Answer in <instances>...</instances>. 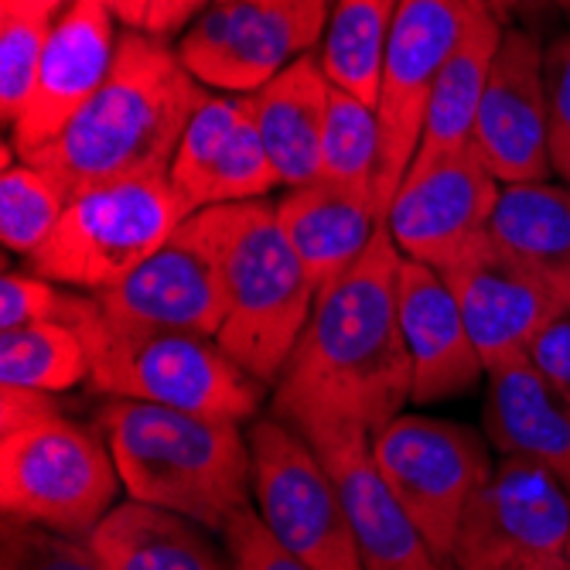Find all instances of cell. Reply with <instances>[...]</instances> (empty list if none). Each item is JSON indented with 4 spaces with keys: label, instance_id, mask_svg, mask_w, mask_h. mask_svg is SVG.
<instances>
[{
    "label": "cell",
    "instance_id": "cell-1",
    "mask_svg": "<svg viewBox=\"0 0 570 570\" xmlns=\"http://www.w3.org/2000/svg\"><path fill=\"white\" fill-rule=\"evenodd\" d=\"M400 261L383 226L366 256L318 294L271 400L274 417L304 441L335 428L376 434L410 403L413 376L396 307Z\"/></svg>",
    "mask_w": 570,
    "mask_h": 570
},
{
    "label": "cell",
    "instance_id": "cell-2",
    "mask_svg": "<svg viewBox=\"0 0 570 570\" xmlns=\"http://www.w3.org/2000/svg\"><path fill=\"white\" fill-rule=\"evenodd\" d=\"M209 96L178 48L140 28L117 41L114 69L76 120L21 161L56 178L69 198L117 178L168 175L191 114Z\"/></svg>",
    "mask_w": 570,
    "mask_h": 570
},
{
    "label": "cell",
    "instance_id": "cell-3",
    "mask_svg": "<svg viewBox=\"0 0 570 570\" xmlns=\"http://www.w3.org/2000/svg\"><path fill=\"white\" fill-rule=\"evenodd\" d=\"M99 431L127 495L137 502L181 512L213 533H223L239 509L253 505L249 434L233 421L107 400Z\"/></svg>",
    "mask_w": 570,
    "mask_h": 570
},
{
    "label": "cell",
    "instance_id": "cell-4",
    "mask_svg": "<svg viewBox=\"0 0 570 570\" xmlns=\"http://www.w3.org/2000/svg\"><path fill=\"white\" fill-rule=\"evenodd\" d=\"M69 325L89 348V390L168 410L246 424L264 406L267 386L209 335L120 325L99 315L92 294H72Z\"/></svg>",
    "mask_w": 570,
    "mask_h": 570
},
{
    "label": "cell",
    "instance_id": "cell-5",
    "mask_svg": "<svg viewBox=\"0 0 570 570\" xmlns=\"http://www.w3.org/2000/svg\"><path fill=\"white\" fill-rule=\"evenodd\" d=\"M216 239L226 281V322L216 342L264 386H277L294 355L318 287L291 249L274 202H236L202 209Z\"/></svg>",
    "mask_w": 570,
    "mask_h": 570
},
{
    "label": "cell",
    "instance_id": "cell-6",
    "mask_svg": "<svg viewBox=\"0 0 570 570\" xmlns=\"http://www.w3.org/2000/svg\"><path fill=\"white\" fill-rule=\"evenodd\" d=\"M185 219L188 209L178 202L168 175L92 185L69 198L56 233L28 256V264L38 277L96 294L137 271Z\"/></svg>",
    "mask_w": 570,
    "mask_h": 570
},
{
    "label": "cell",
    "instance_id": "cell-7",
    "mask_svg": "<svg viewBox=\"0 0 570 570\" xmlns=\"http://www.w3.org/2000/svg\"><path fill=\"white\" fill-rule=\"evenodd\" d=\"M120 472L102 431L62 413L0 434V509L4 520L56 530L76 540L117 505Z\"/></svg>",
    "mask_w": 570,
    "mask_h": 570
},
{
    "label": "cell",
    "instance_id": "cell-8",
    "mask_svg": "<svg viewBox=\"0 0 570 570\" xmlns=\"http://www.w3.org/2000/svg\"><path fill=\"white\" fill-rule=\"evenodd\" d=\"M253 509L274 540L307 570H362L345 499L311 448L281 417H261L249 428Z\"/></svg>",
    "mask_w": 570,
    "mask_h": 570
},
{
    "label": "cell",
    "instance_id": "cell-9",
    "mask_svg": "<svg viewBox=\"0 0 570 570\" xmlns=\"http://www.w3.org/2000/svg\"><path fill=\"white\" fill-rule=\"evenodd\" d=\"M370 451L403 512L451 557L464 509L495 469L489 438L475 428L403 410L373 434Z\"/></svg>",
    "mask_w": 570,
    "mask_h": 570
},
{
    "label": "cell",
    "instance_id": "cell-10",
    "mask_svg": "<svg viewBox=\"0 0 570 570\" xmlns=\"http://www.w3.org/2000/svg\"><path fill=\"white\" fill-rule=\"evenodd\" d=\"M472 0H400L376 96L380 165L373 195L386 219L421 144L434 82L469 31Z\"/></svg>",
    "mask_w": 570,
    "mask_h": 570
},
{
    "label": "cell",
    "instance_id": "cell-11",
    "mask_svg": "<svg viewBox=\"0 0 570 570\" xmlns=\"http://www.w3.org/2000/svg\"><path fill=\"white\" fill-rule=\"evenodd\" d=\"M570 489L523 458H499L461 515L451 560L461 570H515L563 553Z\"/></svg>",
    "mask_w": 570,
    "mask_h": 570
},
{
    "label": "cell",
    "instance_id": "cell-12",
    "mask_svg": "<svg viewBox=\"0 0 570 570\" xmlns=\"http://www.w3.org/2000/svg\"><path fill=\"white\" fill-rule=\"evenodd\" d=\"M102 318L216 338L226 322V281L216 239L202 213L114 287L92 294Z\"/></svg>",
    "mask_w": 570,
    "mask_h": 570
},
{
    "label": "cell",
    "instance_id": "cell-13",
    "mask_svg": "<svg viewBox=\"0 0 570 570\" xmlns=\"http://www.w3.org/2000/svg\"><path fill=\"white\" fill-rule=\"evenodd\" d=\"M540 41L505 28L475 120V154L499 185L550 181V107Z\"/></svg>",
    "mask_w": 570,
    "mask_h": 570
},
{
    "label": "cell",
    "instance_id": "cell-14",
    "mask_svg": "<svg viewBox=\"0 0 570 570\" xmlns=\"http://www.w3.org/2000/svg\"><path fill=\"white\" fill-rule=\"evenodd\" d=\"M499 188L475 147L458 150L406 175L386 213V229L406 261L444 271L489 233Z\"/></svg>",
    "mask_w": 570,
    "mask_h": 570
},
{
    "label": "cell",
    "instance_id": "cell-15",
    "mask_svg": "<svg viewBox=\"0 0 570 570\" xmlns=\"http://www.w3.org/2000/svg\"><path fill=\"white\" fill-rule=\"evenodd\" d=\"M168 181L188 216L213 205L267 198L281 185L256 130L249 96L226 92L202 99L181 134Z\"/></svg>",
    "mask_w": 570,
    "mask_h": 570
},
{
    "label": "cell",
    "instance_id": "cell-16",
    "mask_svg": "<svg viewBox=\"0 0 570 570\" xmlns=\"http://www.w3.org/2000/svg\"><path fill=\"white\" fill-rule=\"evenodd\" d=\"M311 38L291 14L253 0H213L178 41V59L205 86L233 96L264 89L304 51Z\"/></svg>",
    "mask_w": 570,
    "mask_h": 570
},
{
    "label": "cell",
    "instance_id": "cell-17",
    "mask_svg": "<svg viewBox=\"0 0 570 570\" xmlns=\"http://www.w3.org/2000/svg\"><path fill=\"white\" fill-rule=\"evenodd\" d=\"M438 274L458 297L485 373L499 362L530 355L540 332L570 311L530 271L505 256L489 233Z\"/></svg>",
    "mask_w": 570,
    "mask_h": 570
},
{
    "label": "cell",
    "instance_id": "cell-18",
    "mask_svg": "<svg viewBox=\"0 0 570 570\" xmlns=\"http://www.w3.org/2000/svg\"><path fill=\"white\" fill-rule=\"evenodd\" d=\"M114 18L117 14L102 0H72L56 18L31 96L11 127L18 158L56 140L96 96V89L107 82L120 41Z\"/></svg>",
    "mask_w": 570,
    "mask_h": 570
},
{
    "label": "cell",
    "instance_id": "cell-19",
    "mask_svg": "<svg viewBox=\"0 0 570 570\" xmlns=\"http://www.w3.org/2000/svg\"><path fill=\"white\" fill-rule=\"evenodd\" d=\"M370 441L373 434L362 428H335L307 438L345 499L362 570H461L393 499L373 461Z\"/></svg>",
    "mask_w": 570,
    "mask_h": 570
},
{
    "label": "cell",
    "instance_id": "cell-20",
    "mask_svg": "<svg viewBox=\"0 0 570 570\" xmlns=\"http://www.w3.org/2000/svg\"><path fill=\"white\" fill-rule=\"evenodd\" d=\"M396 307L413 376L410 403H441L482 383V355L464 325L454 291L434 267L403 256L396 274Z\"/></svg>",
    "mask_w": 570,
    "mask_h": 570
},
{
    "label": "cell",
    "instance_id": "cell-21",
    "mask_svg": "<svg viewBox=\"0 0 570 570\" xmlns=\"http://www.w3.org/2000/svg\"><path fill=\"white\" fill-rule=\"evenodd\" d=\"M274 209L318 294L345 277L386 226L373 188L338 185L328 178L287 188V195L274 202Z\"/></svg>",
    "mask_w": 570,
    "mask_h": 570
},
{
    "label": "cell",
    "instance_id": "cell-22",
    "mask_svg": "<svg viewBox=\"0 0 570 570\" xmlns=\"http://www.w3.org/2000/svg\"><path fill=\"white\" fill-rule=\"evenodd\" d=\"M482 424L499 458L533 461L570 489V410L530 355L499 362L485 373Z\"/></svg>",
    "mask_w": 570,
    "mask_h": 570
},
{
    "label": "cell",
    "instance_id": "cell-23",
    "mask_svg": "<svg viewBox=\"0 0 570 570\" xmlns=\"http://www.w3.org/2000/svg\"><path fill=\"white\" fill-rule=\"evenodd\" d=\"M328 96L332 82L318 62V51H304L264 89L249 92L256 130L284 188H301L322 178Z\"/></svg>",
    "mask_w": 570,
    "mask_h": 570
},
{
    "label": "cell",
    "instance_id": "cell-24",
    "mask_svg": "<svg viewBox=\"0 0 570 570\" xmlns=\"http://www.w3.org/2000/svg\"><path fill=\"white\" fill-rule=\"evenodd\" d=\"M181 512L127 499L89 533L102 570H233L226 543Z\"/></svg>",
    "mask_w": 570,
    "mask_h": 570
},
{
    "label": "cell",
    "instance_id": "cell-25",
    "mask_svg": "<svg viewBox=\"0 0 570 570\" xmlns=\"http://www.w3.org/2000/svg\"><path fill=\"white\" fill-rule=\"evenodd\" d=\"M492 243L570 307V185H502L489 223Z\"/></svg>",
    "mask_w": 570,
    "mask_h": 570
},
{
    "label": "cell",
    "instance_id": "cell-26",
    "mask_svg": "<svg viewBox=\"0 0 570 570\" xmlns=\"http://www.w3.org/2000/svg\"><path fill=\"white\" fill-rule=\"evenodd\" d=\"M505 28L509 24H502L495 14L475 4L469 31H464L461 45L454 48V56L448 59V66L441 69L434 82L424 127H421V144H417V154H413L410 171L428 168L441 158H451V154L472 147L485 82H489Z\"/></svg>",
    "mask_w": 570,
    "mask_h": 570
},
{
    "label": "cell",
    "instance_id": "cell-27",
    "mask_svg": "<svg viewBox=\"0 0 570 570\" xmlns=\"http://www.w3.org/2000/svg\"><path fill=\"white\" fill-rule=\"evenodd\" d=\"M400 0H335L325 35L318 41V62L332 86L376 107L383 59Z\"/></svg>",
    "mask_w": 570,
    "mask_h": 570
},
{
    "label": "cell",
    "instance_id": "cell-28",
    "mask_svg": "<svg viewBox=\"0 0 570 570\" xmlns=\"http://www.w3.org/2000/svg\"><path fill=\"white\" fill-rule=\"evenodd\" d=\"M89 383V348L69 322H35L0 332V386L69 393Z\"/></svg>",
    "mask_w": 570,
    "mask_h": 570
},
{
    "label": "cell",
    "instance_id": "cell-29",
    "mask_svg": "<svg viewBox=\"0 0 570 570\" xmlns=\"http://www.w3.org/2000/svg\"><path fill=\"white\" fill-rule=\"evenodd\" d=\"M14 144L4 147V175H0V239L11 253L35 256L56 233L69 191L31 161L14 165Z\"/></svg>",
    "mask_w": 570,
    "mask_h": 570
},
{
    "label": "cell",
    "instance_id": "cell-30",
    "mask_svg": "<svg viewBox=\"0 0 570 570\" xmlns=\"http://www.w3.org/2000/svg\"><path fill=\"white\" fill-rule=\"evenodd\" d=\"M376 165H380L376 107L332 86L325 137H322V178L355 188H373Z\"/></svg>",
    "mask_w": 570,
    "mask_h": 570
},
{
    "label": "cell",
    "instance_id": "cell-31",
    "mask_svg": "<svg viewBox=\"0 0 570 570\" xmlns=\"http://www.w3.org/2000/svg\"><path fill=\"white\" fill-rule=\"evenodd\" d=\"M51 24L56 18L18 8H4L0 14V114H4L8 127L18 124L31 96Z\"/></svg>",
    "mask_w": 570,
    "mask_h": 570
},
{
    "label": "cell",
    "instance_id": "cell-32",
    "mask_svg": "<svg viewBox=\"0 0 570 570\" xmlns=\"http://www.w3.org/2000/svg\"><path fill=\"white\" fill-rule=\"evenodd\" d=\"M0 570H102V563L86 540L21 520H4Z\"/></svg>",
    "mask_w": 570,
    "mask_h": 570
},
{
    "label": "cell",
    "instance_id": "cell-33",
    "mask_svg": "<svg viewBox=\"0 0 570 570\" xmlns=\"http://www.w3.org/2000/svg\"><path fill=\"white\" fill-rule=\"evenodd\" d=\"M72 294L48 277L4 271V281H0V332H14L35 322H69Z\"/></svg>",
    "mask_w": 570,
    "mask_h": 570
},
{
    "label": "cell",
    "instance_id": "cell-34",
    "mask_svg": "<svg viewBox=\"0 0 570 570\" xmlns=\"http://www.w3.org/2000/svg\"><path fill=\"white\" fill-rule=\"evenodd\" d=\"M547 107H550V158L553 175L570 185V28L547 48Z\"/></svg>",
    "mask_w": 570,
    "mask_h": 570
},
{
    "label": "cell",
    "instance_id": "cell-35",
    "mask_svg": "<svg viewBox=\"0 0 570 570\" xmlns=\"http://www.w3.org/2000/svg\"><path fill=\"white\" fill-rule=\"evenodd\" d=\"M223 543L229 550L233 570H307L274 540V533L253 505L233 515L229 527L223 530Z\"/></svg>",
    "mask_w": 570,
    "mask_h": 570
},
{
    "label": "cell",
    "instance_id": "cell-36",
    "mask_svg": "<svg viewBox=\"0 0 570 570\" xmlns=\"http://www.w3.org/2000/svg\"><path fill=\"white\" fill-rule=\"evenodd\" d=\"M530 362L570 410V311L540 332L530 348Z\"/></svg>",
    "mask_w": 570,
    "mask_h": 570
},
{
    "label": "cell",
    "instance_id": "cell-37",
    "mask_svg": "<svg viewBox=\"0 0 570 570\" xmlns=\"http://www.w3.org/2000/svg\"><path fill=\"white\" fill-rule=\"evenodd\" d=\"M209 4L213 0H150L140 31H147L154 38H171V35L185 31Z\"/></svg>",
    "mask_w": 570,
    "mask_h": 570
},
{
    "label": "cell",
    "instance_id": "cell-38",
    "mask_svg": "<svg viewBox=\"0 0 570 570\" xmlns=\"http://www.w3.org/2000/svg\"><path fill=\"white\" fill-rule=\"evenodd\" d=\"M253 4H267V8H277V11L291 14L311 38L322 41L335 0H253Z\"/></svg>",
    "mask_w": 570,
    "mask_h": 570
},
{
    "label": "cell",
    "instance_id": "cell-39",
    "mask_svg": "<svg viewBox=\"0 0 570 570\" xmlns=\"http://www.w3.org/2000/svg\"><path fill=\"white\" fill-rule=\"evenodd\" d=\"M102 4H107L127 28H144L150 0H102Z\"/></svg>",
    "mask_w": 570,
    "mask_h": 570
},
{
    "label": "cell",
    "instance_id": "cell-40",
    "mask_svg": "<svg viewBox=\"0 0 570 570\" xmlns=\"http://www.w3.org/2000/svg\"><path fill=\"white\" fill-rule=\"evenodd\" d=\"M472 4H479V8H485L489 14H495L502 24L515 14V11H520V4H523V0H472Z\"/></svg>",
    "mask_w": 570,
    "mask_h": 570
},
{
    "label": "cell",
    "instance_id": "cell-41",
    "mask_svg": "<svg viewBox=\"0 0 570 570\" xmlns=\"http://www.w3.org/2000/svg\"><path fill=\"white\" fill-rule=\"evenodd\" d=\"M515 570H570V567H567L563 553H557V557H540V560H530V563L515 567Z\"/></svg>",
    "mask_w": 570,
    "mask_h": 570
},
{
    "label": "cell",
    "instance_id": "cell-42",
    "mask_svg": "<svg viewBox=\"0 0 570 570\" xmlns=\"http://www.w3.org/2000/svg\"><path fill=\"white\" fill-rule=\"evenodd\" d=\"M563 560H567V567H570V533H567V543H563Z\"/></svg>",
    "mask_w": 570,
    "mask_h": 570
},
{
    "label": "cell",
    "instance_id": "cell-43",
    "mask_svg": "<svg viewBox=\"0 0 570 570\" xmlns=\"http://www.w3.org/2000/svg\"><path fill=\"white\" fill-rule=\"evenodd\" d=\"M553 4H560V8H567V11H570V0H553Z\"/></svg>",
    "mask_w": 570,
    "mask_h": 570
}]
</instances>
